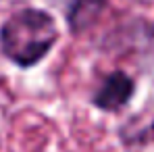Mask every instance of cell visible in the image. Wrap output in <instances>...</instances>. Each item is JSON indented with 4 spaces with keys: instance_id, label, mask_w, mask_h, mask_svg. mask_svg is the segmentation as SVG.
Listing matches in <instances>:
<instances>
[{
    "instance_id": "obj_1",
    "label": "cell",
    "mask_w": 154,
    "mask_h": 152,
    "mask_svg": "<svg viewBox=\"0 0 154 152\" xmlns=\"http://www.w3.org/2000/svg\"><path fill=\"white\" fill-rule=\"evenodd\" d=\"M58 40L56 23L46 11L23 8L0 27V50L17 67L38 65Z\"/></svg>"
},
{
    "instance_id": "obj_2",
    "label": "cell",
    "mask_w": 154,
    "mask_h": 152,
    "mask_svg": "<svg viewBox=\"0 0 154 152\" xmlns=\"http://www.w3.org/2000/svg\"><path fill=\"white\" fill-rule=\"evenodd\" d=\"M135 83L133 79L123 73V71H115L110 75L104 77V81L100 83V88L96 90V94L92 96V102L96 108L106 110V113H115L119 108H123L131 96H133Z\"/></svg>"
},
{
    "instance_id": "obj_3",
    "label": "cell",
    "mask_w": 154,
    "mask_h": 152,
    "mask_svg": "<svg viewBox=\"0 0 154 152\" xmlns=\"http://www.w3.org/2000/svg\"><path fill=\"white\" fill-rule=\"evenodd\" d=\"M104 4L106 0H71L67 8V23L75 33L88 29L102 13Z\"/></svg>"
}]
</instances>
